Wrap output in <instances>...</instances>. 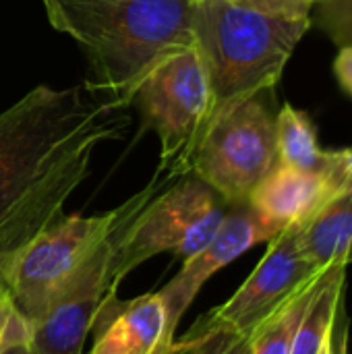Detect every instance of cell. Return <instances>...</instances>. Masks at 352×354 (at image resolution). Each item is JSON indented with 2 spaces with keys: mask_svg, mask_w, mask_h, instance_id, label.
Returning a JSON list of instances; mask_svg holds the SVG:
<instances>
[{
  "mask_svg": "<svg viewBox=\"0 0 352 354\" xmlns=\"http://www.w3.org/2000/svg\"><path fill=\"white\" fill-rule=\"evenodd\" d=\"M122 112L81 83L39 85L0 114V259L62 218L93 149L122 135Z\"/></svg>",
  "mask_w": 352,
  "mask_h": 354,
  "instance_id": "6da1fadb",
  "label": "cell"
},
{
  "mask_svg": "<svg viewBox=\"0 0 352 354\" xmlns=\"http://www.w3.org/2000/svg\"><path fill=\"white\" fill-rule=\"evenodd\" d=\"M311 25V17H270L230 0L193 2V39L212 93L207 127L234 106L272 93Z\"/></svg>",
  "mask_w": 352,
  "mask_h": 354,
  "instance_id": "7a4b0ae2",
  "label": "cell"
},
{
  "mask_svg": "<svg viewBox=\"0 0 352 354\" xmlns=\"http://www.w3.org/2000/svg\"><path fill=\"white\" fill-rule=\"evenodd\" d=\"M191 10V0H106L81 44L91 66L85 83L110 106H131L164 60L195 46Z\"/></svg>",
  "mask_w": 352,
  "mask_h": 354,
  "instance_id": "3957f363",
  "label": "cell"
},
{
  "mask_svg": "<svg viewBox=\"0 0 352 354\" xmlns=\"http://www.w3.org/2000/svg\"><path fill=\"white\" fill-rule=\"evenodd\" d=\"M185 174L178 168L158 166L145 189L116 209L98 216L58 218L31 241L4 255L0 259V284L12 307L33 324L118 228Z\"/></svg>",
  "mask_w": 352,
  "mask_h": 354,
  "instance_id": "277c9868",
  "label": "cell"
},
{
  "mask_svg": "<svg viewBox=\"0 0 352 354\" xmlns=\"http://www.w3.org/2000/svg\"><path fill=\"white\" fill-rule=\"evenodd\" d=\"M228 203L193 172L158 193L114 239L112 282L118 284L143 261L172 253L189 259L222 226Z\"/></svg>",
  "mask_w": 352,
  "mask_h": 354,
  "instance_id": "5b68a950",
  "label": "cell"
},
{
  "mask_svg": "<svg viewBox=\"0 0 352 354\" xmlns=\"http://www.w3.org/2000/svg\"><path fill=\"white\" fill-rule=\"evenodd\" d=\"M276 164V114L266 95H257L207 127L193 151L191 172L234 205L245 203Z\"/></svg>",
  "mask_w": 352,
  "mask_h": 354,
  "instance_id": "8992f818",
  "label": "cell"
},
{
  "mask_svg": "<svg viewBox=\"0 0 352 354\" xmlns=\"http://www.w3.org/2000/svg\"><path fill=\"white\" fill-rule=\"evenodd\" d=\"M141 118L160 139V166L191 172L212 112V93L195 46L164 60L135 91Z\"/></svg>",
  "mask_w": 352,
  "mask_h": 354,
  "instance_id": "52a82bcc",
  "label": "cell"
},
{
  "mask_svg": "<svg viewBox=\"0 0 352 354\" xmlns=\"http://www.w3.org/2000/svg\"><path fill=\"white\" fill-rule=\"evenodd\" d=\"M322 272L305 259L299 247V226L282 230L270 241L253 274L193 330L191 338L249 336Z\"/></svg>",
  "mask_w": 352,
  "mask_h": 354,
  "instance_id": "ba28073f",
  "label": "cell"
},
{
  "mask_svg": "<svg viewBox=\"0 0 352 354\" xmlns=\"http://www.w3.org/2000/svg\"><path fill=\"white\" fill-rule=\"evenodd\" d=\"M118 230L31 324V354H83L85 340L95 328L100 313L116 295L112 282V249Z\"/></svg>",
  "mask_w": 352,
  "mask_h": 354,
  "instance_id": "9c48e42d",
  "label": "cell"
},
{
  "mask_svg": "<svg viewBox=\"0 0 352 354\" xmlns=\"http://www.w3.org/2000/svg\"><path fill=\"white\" fill-rule=\"evenodd\" d=\"M278 232L270 228L249 203H234L228 207L226 218L214 239L193 257L185 259L183 270L160 290L166 307V330L168 338L174 342L176 328L197 299L203 284L222 268L239 259L251 247L259 243H270Z\"/></svg>",
  "mask_w": 352,
  "mask_h": 354,
  "instance_id": "30bf717a",
  "label": "cell"
},
{
  "mask_svg": "<svg viewBox=\"0 0 352 354\" xmlns=\"http://www.w3.org/2000/svg\"><path fill=\"white\" fill-rule=\"evenodd\" d=\"M332 197L334 191L324 174L303 172L278 162L257 183L247 203L280 234L286 228L303 226Z\"/></svg>",
  "mask_w": 352,
  "mask_h": 354,
  "instance_id": "8fae6325",
  "label": "cell"
},
{
  "mask_svg": "<svg viewBox=\"0 0 352 354\" xmlns=\"http://www.w3.org/2000/svg\"><path fill=\"white\" fill-rule=\"evenodd\" d=\"M172 348L164 299L160 292H149L122 303L95 334L87 354H172Z\"/></svg>",
  "mask_w": 352,
  "mask_h": 354,
  "instance_id": "7c38bea8",
  "label": "cell"
},
{
  "mask_svg": "<svg viewBox=\"0 0 352 354\" xmlns=\"http://www.w3.org/2000/svg\"><path fill=\"white\" fill-rule=\"evenodd\" d=\"M299 247L315 270L352 263V191L328 199L322 209L299 226Z\"/></svg>",
  "mask_w": 352,
  "mask_h": 354,
  "instance_id": "4fadbf2b",
  "label": "cell"
},
{
  "mask_svg": "<svg viewBox=\"0 0 352 354\" xmlns=\"http://www.w3.org/2000/svg\"><path fill=\"white\" fill-rule=\"evenodd\" d=\"M276 145L280 164L326 176L330 151L319 147L317 129L311 116L293 104H284L276 114Z\"/></svg>",
  "mask_w": 352,
  "mask_h": 354,
  "instance_id": "5bb4252c",
  "label": "cell"
},
{
  "mask_svg": "<svg viewBox=\"0 0 352 354\" xmlns=\"http://www.w3.org/2000/svg\"><path fill=\"white\" fill-rule=\"evenodd\" d=\"M344 272L346 266L340 263L330 266L324 272L319 290L307 307L303 322L299 324L290 354H319L332 322L344 303Z\"/></svg>",
  "mask_w": 352,
  "mask_h": 354,
  "instance_id": "9a60e30c",
  "label": "cell"
},
{
  "mask_svg": "<svg viewBox=\"0 0 352 354\" xmlns=\"http://www.w3.org/2000/svg\"><path fill=\"white\" fill-rule=\"evenodd\" d=\"M324 272L249 334V354H290L299 324L319 290Z\"/></svg>",
  "mask_w": 352,
  "mask_h": 354,
  "instance_id": "2e32d148",
  "label": "cell"
},
{
  "mask_svg": "<svg viewBox=\"0 0 352 354\" xmlns=\"http://www.w3.org/2000/svg\"><path fill=\"white\" fill-rule=\"evenodd\" d=\"M106 0H41L54 29L68 33L79 46L85 41Z\"/></svg>",
  "mask_w": 352,
  "mask_h": 354,
  "instance_id": "e0dca14e",
  "label": "cell"
},
{
  "mask_svg": "<svg viewBox=\"0 0 352 354\" xmlns=\"http://www.w3.org/2000/svg\"><path fill=\"white\" fill-rule=\"evenodd\" d=\"M315 25L336 46H352V0H322Z\"/></svg>",
  "mask_w": 352,
  "mask_h": 354,
  "instance_id": "ac0fdd59",
  "label": "cell"
},
{
  "mask_svg": "<svg viewBox=\"0 0 352 354\" xmlns=\"http://www.w3.org/2000/svg\"><path fill=\"white\" fill-rule=\"evenodd\" d=\"M31 340V324L12 307L6 290L0 284V354L6 346Z\"/></svg>",
  "mask_w": 352,
  "mask_h": 354,
  "instance_id": "d6986e66",
  "label": "cell"
},
{
  "mask_svg": "<svg viewBox=\"0 0 352 354\" xmlns=\"http://www.w3.org/2000/svg\"><path fill=\"white\" fill-rule=\"evenodd\" d=\"M234 4H241L245 8L257 10L261 15L270 17H282V19H309L311 10L322 0H230Z\"/></svg>",
  "mask_w": 352,
  "mask_h": 354,
  "instance_id": "ffe728a7",
  "label": "cell"
},
{
  "mask_svg": "<svg viewBox=\"0 0 352 354\" xmlns=\"http://www.w3.org/2000/svg\"><path fill=\"white\" fill-rule=\"evenodd\" d=\"M326 178L334 195L352 191V147L330 151V168L326 172Z\"/></svg>",
  "mask_w": 352,
  "mask_h": 354,
  "instance_id": "44dd1931",
  "label": "cell"
},
{
  "mask_svg": "<svg viewBox=\"0 0 352 354\" xmlns=\"http://www.w3.org/2000/svg\"><path fill=\"white\" fill-rule=\"evenodd\" d=\"M349 317H346V309H344V303L340 305L334 322H332V328L326 336V342L322 346L319 354H346L349 353Z\"/></svg>",
  "mask_w": 352,
  "mask_h": 354,
  "instance_id": "7402d4cb",
  "label": "cell"
},
{
  "mask_svg": "<svg viewBox=\"0 0 352 354\" xmlns=\"http://www.w3.org/2000/svg\"><path fill=\"white\" fill-rule=\"evenodd\" d=\"M340 52L334 60V73L340 87L352 95V46H338Z\"/></svg>",
  "mask_w": 352,
  "mask_h": 354,
  "instance_id": "603a6c76",
  "label": "cell"
},
{
  "mask_svg": "<svg viewBox=\"0 0 352 354\" xmlns=\"http://www.w3.org/2000/svg\"><path fill=\"white\" fill-rule=\"evenodd\" d=\"M220 336L216 338H187L180 344L174 342L172 354H216Z\"/></svg>",
  "mask_w": 352,
  "mask_h": 354,
  "instance_id": "cb8c5ba5",
  "label": "cell"
},
{
  "mask_svg": "<svg viewBox=\"0 0 352 354\" xmlns=\"http://www.w3.org/2000/svg\"><path fill=\"white\" fill-rule=\"evenodd\" d=\"M216 354H249V336H220Z\"/></svg>",
  "mask_w": 352,
  "mask_h": 354,
  "instance_id": "d4e9b609",
  "label": "cell"
},
{
  "mask_svg": "<svg viewBox=\"0 0 352 354\" xmlns=\"http://www.w3.org/2000/svg\"><path fill=\"white\" fill-rule=\"evenodd\" d=\"M2 354H31V351H29V344H25V342H17V344L6 346Z\"/></svg>",
  "mask_w": 352,
  "mask_h": 354,
  "instance_id": "484cf974",
  "label": "cell"
},
{
  "mask_svg": "<svg viewBox=\"0 0 352 354\" xmlns=\"http://www.w3.org/2000/svg\"><path fill=\"white\" fill-rule=\"evenodd\" d=\"M191 2H199V0H191Z\"/></svg>",
  "mask_w": 352,
  "mask_h": 354,
  "instance_id": "4316f807",
  "label": "cell"
}]
</instances>
